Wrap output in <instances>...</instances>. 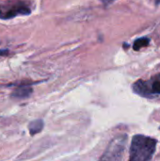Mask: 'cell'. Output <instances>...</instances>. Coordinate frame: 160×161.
<instances>
[{"instance_id": "6", "label": "cell", "mask_w": 160, "mask_h": 161, "mask_svg": "<svg viewBox=\"0 0 160 161\" xmlns=\"http://www.w3.org/2000/svg\"><path fill=\"white\" fill-rule=\"evenodd\" d=\"M42 128H43V121L42 120H35V121L31 122L28 125L30 135H32V136L37 133H40Z\"/></svg>"}, {"instance_id": "3", "label": "cell", "mask_w": 160, "mask_h": 161, "mask_svg": "<svg viewBox=\"0 0 160 161\" xmlns=\"http://www.w3.org/2000/svg\"><path fill=\"white\" fill-rule=\"evenodd\" d=\"M125 137H120L112 141L101 161H120L125 146Z\"/></svg>"}, {"instance_id": "4", "label": "cell", "mask_w": 160, "mask_h": 161, "mask_svg": "<svg viewBox=\"0 0 160 161\" xmlns=\"http://www.w3.org/2000/svg\"><path fill=\"white\" fill-rule=\"evenodd\" d=\"M29 13H30V9L28 7L24 6V5H19V6H16L13 8L9 9L8 11H7L5 13V15L1 16V18L2 19H10L19 14L20 15H27Z\"/></svg>"}, {"instance_id": "1", "label": "cell", "mask_w": 160, "mask_h": 161, "mask_svg": "<svg viewBox=\"0 0 160 161\" xmlns=\"http://www.w3.org/2000/svg\"><path fill=\"white\" fill-rule=\"evenodd\" d=\"M157 147V141L143 135L134 136L130 147L129 161H149Z\"/></svg>"}, {"instance_id": "8", "label": "cell", "mask_w": 160, "mask_h": 161, "mask_svg": "<svg viewBox=\"0 0 160 161\" xmlns=\"http://www.w3.org/2000/svg\"><path fill=\"white\" fill-rule=\"evenodd\" d=\"M103 4H105V5H108V4H110V3H112L113 1H115V0H100Z\"/></svg>"}, {"instance_id": "2", "label": "cell", "mask_w": 160, "mask_h": 161, "mask_svg": "<svg viewBox=\"0 0 160 161\" xmlns=\"http://www.w3.org/2000/svg\"><path fill=\"white\" fill-rule=\"evenodd\" d=\"M133 90L136 93L141 96H152L160 94V74L149 80H139L133 85Z\"/></svg>"}, {"instance_id": "7", "label": "cell", "mask_w": 160, "mask_h": 161, "mask_svg": "<svg viewBox=\"0 0 160 161\" xmlns=\"http://www.w3.org/2000/svg\"><path fill=\"white\" fill-rule=\"evenodd\" d=\"M149 42H150V40L148 38H145V37L140 38V39H138V40L135 41V42L133 44V49L136 50V51H139L141 48L148 46Z\"/></svg>"}, {"instance_id": "5", "label": "cell", "mask_w": 160, "mask_h": 161, "mask_svg": "<svg viewBox=\"0 0 160 161\" xmlns=\"http://www.w3.org/2000/svg\"><path fill=\"white\" fill-rule=\"evenodd\" d=\"M32 92V89L28 86V85H21L18 86L15 91L12 92V96L18 99H22V98H26L28 97Z\"/></svg>"}, {"instance_id": "10", "label": "cell", "mask_w": 160, "mask_h": 161, "mask_svg": "<svg viewBox=\"0 0 160 161\" xmlns=\"http://www.w3.org/2000/svg\"><path fill=\"white\" fill-rule=\"evenodd\" d=\"M156 4H157V5L160 4V0H156Z\"/></svg>"}, {"instance_id": "9", "label": "cell", "mask_w": 160, "mask_h": 161, "mask_svg": "<svg viewBox=\"0 0 160 161\" xmlns=\"http://www.w3.org/2000/svg\"><path fill=\"white\" fill-rule=\"evenodd\" d=\"M8 51L7 50H0V55H7Z\"/></svg>"}, {"instance_id": "11", "label": "cell", "mask_w": 160, "mask_h": 161, "mask_svg": "<svg viewBox=\"0 0 160 161\" xmlns=\"http://www.w3.org/2000/svg\"><path fill=\"white\" fill-rule=\"evenodd\" d=\"M0 14H1V11H0Z\"/></svg>"}]
</instances>
